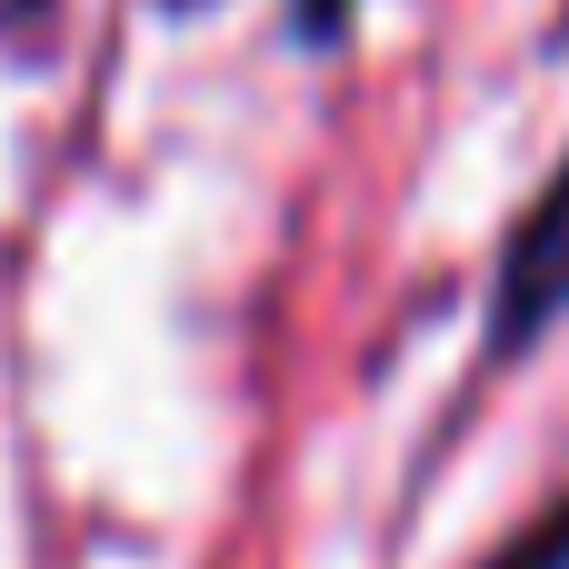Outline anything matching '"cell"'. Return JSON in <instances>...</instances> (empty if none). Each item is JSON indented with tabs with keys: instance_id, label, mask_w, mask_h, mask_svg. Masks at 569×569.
I'll return each mask as SVG.
<instances>
[{
	"instance_id": "1",
	"label": "cell",
	"mask_w": 569,
	"mask_h": 569,
	"mask_svg": "<svg viewBox=\"0 0 569 569\" xmlns=\"http://www.w3.org/2000/svg\"><path fill=\"white\" fill-rule=\"evenodd\" d=\"M569 310V160L540 180V200L520 210V230L500 240V280H490V350L510 360L520 340H540Z\"/></svg>"
},
{
	"instance_id": "3",
	"label": "cell",
	"mask_w": 569,
	"mask_h": 569,
	"mask_svg": "<svg viewBox=\"0 0 569 569\" xmlns=\"http://www.w3.org/2000/svg\"><path fill=\"white\" fill-rule=\"evenodd\" d=\"M290 30H300V40H320V50H330V40H340V30H350V0H290Z\"/></svg>"
},
{
	"instance_id": "2",
	"label": "cell",
	"mask_w": 569,
	"mask_h": 569,
	"mask_svg": "<svg viewBox=\"0 0 569 569\" xmlns=\"http://www.w3.org/2000/svg\"><path fill=\"white\" fill-rule=\"evenodd\" d=\"M490 569H569V490H560V500H550V510H540V520H530V530H520Z\"/></svg>"
}]
</instances>
